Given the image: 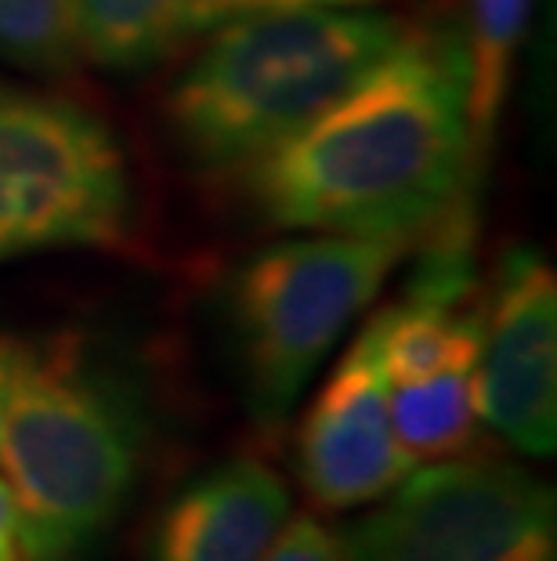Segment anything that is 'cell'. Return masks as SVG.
Instances as JSON below:
<instances>
[{"instance_id": "cell-1", "label": "cell", "mask_w": 557, "mask_h": 561, "mask_svg": "<svg viewBox=\"0 0 557 561\" xmlns=\"http://www.w3.org/2000/svg\"><path fill=\"white\" fill-rule=\"evenodd\" d=\"M478 171L460 30H409L370 77L246 174L271 225L413 247L471 207Z\"/></svg>"}, {"instance_id": "cell-2", "label": "cell", "mask_w": 557, "mask_h": 561, "mask_svg": "<svg viewBox=\"0 0 557 561\" xmlns=\"http://www.w3.org/2000/svg\"><path fill=\"white\" fill-rule=\"evenodd\" d=\"M141 405L84 341L0 333V479L22 561L88 558L141 474Z\"/></svg>"}, {"instance_id": "cell-3", "label": "cell", "mask_w": 557, "mask_h": 561, "mask_svg": "<svg viewBox=\"0 0 557 561\" xmlns=\"http://www.w3.org/2000/svg\"><path fill=\"white\" fill-rule=\"evenodd\" d=\"M409 26L362 8H304L224 22L174 83L167 124L199 171L240 174L365 80Z\"/></svg>"}, {"instance_id": "cell-4", "label": "cell", "mask_w": 557, "mask_h": 561, "mask_svg": "<svg viewBox=\"0 0 557 561\" xmlns=\"http://www.w3.org/2000/svg\"><path fill=\"white\" fill-rule=\"evenodd\" d=\"M409 243L365 236L287 240L254 254L229 286V341L243 399L260 424L287 421Z\"/></svg>"}, {"instance_id": "cell-5", "label": "cell", "mask_w": 557, "mask_h": 561, "mask_svg": "<svg viewBox=\"0 0 557 561\" xmlns=\"http://www.w3.org/2000/svg\"><path fill=\"white\" fill-rule=\"evenodd\" d=\"M135 218L120 141L84 105L0 80V265L116 247Z\"/></svg>"}, {"instance_id": "cell-6", "label": "cell", "mask_w": 557, "mask_h": 561, "mask_svg": "<svg viewBox=\"0 0 557 561\" xmlns=\"http://www.w3.org/2000/svg\"><path fill=\"white\" fill-rule=\"evenodd\" d=\"M348 561H557L554 489L507 460H438L340 533Z\"/></svg>"}, {"instance_id": "cell-7", "label": "cell", "mask_w": 557, "mask_h": 561, "mask_svg": "<svg viewBox=\"0 0 557 561\" xmlns=\"http://www.w3.org/2000/svg\"><path fill=\"white\" fill-rule=\"evenodd\" d=\"M478 416L525 457L557 446V283L536 250H511L481 305Z\"/></svg>"}, {"instance_id": "cell-8", "label": "cell", "mask_w": 557, "mask_h": 561, "mask_svg": "<svg viewBox=\"0 0 557 561\" xmlns=\"http://www.w3.org/2000/svg\"><path fill=\"white\" fill-rule=\"evenodd\" d=\"M413 471L387 416L381 316H373L318 388L298 432V479L318 511L340 515L381 500Z\"/></svg>"}, {"instance_id": "cell-9", "label": "cell", "mask_w": 557, "mask_h": 561, "mask_svg": "<svg viewBox=\"0 0 557 561\" xmlns=\"http://www.w3.org/2000/svg\"><path fill=\"white\" fill-rule=\"evenodd\" d=\"M287 518L290 489L268 463H218L167 504L149 561H260Z\"/></svg>"}, {"instance_id": "cell-10", "label": "cell", "mask_w": 557, "mask_h": 561, "mask_svg": "<svg viewBox=\"0 0 557 561\" xmlns=\"http://www.w3.org/2000/svg\"><path fill=\"white\" fill-rule=\"evenodd\" d=\"M387 416L402 453L417 463L464 457L478 438L474 366L387 385Z\"/></svg>"}, {"instance_id": "cell-11", "label": "cell", "mask_w": 557, "mask_h": 561, "mask_svg": "<svg viewBox=\"0 0 557 561\" xmlns=\"http://www.w3.org/2000/svg\"><path fill=\"white\" fill-rule=\"evenodd\" d=\"M80 51L105 69H149L196 33L193 0H73Z\"/></svg>"}, {"instance_id": "cell-12", "label": "cell", "mask_w": 557, "mask_h": 561, "mask_svg": "<svg viewBox=\"0 0 557 561\" xmlns=\"http://www.w3.org/2000/svg\"><path fill=\"white\" fill-rule=\"evenodd\" d=\"M376 316H381L387 385L478 363L481 308L406 297L402 305H387Z\"/></svg>"}, {"instance_id": "cell-13", "label": "cell", "mask_w": 557, "mask_h": 561, "mask_svg": "<svg viewBox=\"0 0 557 561\" xmlns=\"http://www.w3.org/2000/svg\"><path fill=\"white\" fill-rule=\"evenodd\" d=\"M529 8L532 0H467V26L460 30V41L467 55V121L478 163L492 146V130L503 113Z\"/></svg>"}, {"instance_id": "cell-14", "label": "cell", "mask_w": 557, "mask_h": 561, "mask_svg": "<svg viewBox=\"0 0 557 561\" xmlns=\"http://www.w3.org/2000/svg\"><path fill=\"white\" fill-rule=\"evenodd\" d=\"M0 55L33 73L73 69L80 55L73 0H0Z\"/></svg>"}, {"instance_id": "cell-15", "label": "cell", "mask_w": 557, "mask_h": 561, "mask_svg": "<svg viewBox=\"0 0 557 561\" xmlns=\"http://www.w3.org/2000/svg\"><path fill=\"white\" fill-rule=\"evenodd\" d=\"M260 561H348L344 540L337 529L315 515H293L279 529Z\"/></svg>"}, {"instance_id": "cell-16", "label": "cell", "mask_w": 557, "mask_h": 561, "mask_svg": "<svg viewBox=\"0 0 557 561\" xmlns=\"http://www.w3.org/2000/svg\"><path fill=\"white\" fill-rule=\"evenodd\" d=\"M373 0H193L196 30L224 26L246 15H271V11H304V8H362Z\"/></svg>"}, {"instance_id": "cell-17", "label": "cell", "mask_w": 557, "mask_h": 561, "mask_svg": "<svg viewBox=\"0 0 557 561\" xmlns=\"http://www.w3.org/2000/svg\"><path fill=\"white\" fill-rule=\"evenodd\" d=\"M0 561H22L15 500H11V489L4 479H0Z\"/></svg>"}]
</instances>
